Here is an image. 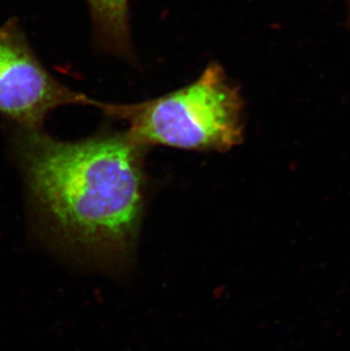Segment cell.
I'll use <instances>...</instances> for the list:
<instances>
[{
  "mask_svg": "<svg viewBox=\"0 0 350 351\" xmlns=\"http://www.w3.org/2000/svg\"><path fill=\"white\" fill-rule=\"evenodd\" d=\"M10 143L48 232L96 261L128 262L143 212L148 147L128 131L102 130L69 143L20 126Z\"/></svg>",
  "mask_w": 350,
  "mask_h": 351,
  "instance_id": "1",
  "label": "cell"
},
{
  "mask_svg": "<svg viewBox=\"0 0 350 351\" xmlns=\"http://www.w3.org/2000/svg\"><path fill=\"white\" fill-rule=\"evenodd\" d=\"M105 117L129 124L143 146L195 152H228L244 140V99L218 63L195 82L165 96L137 104L97 101Z\"/></svg>",
  "mask_w": 350,
  "mask_h": 351,
  "instance_id": "2",
  "label": "cell"
},
{
  "mask_svg": "<svg viewBox=\"0 0 350 351\" xmlns=\"http://www.w3.org/2000/svg\"><path fill=\"white\" fill-rule=\"evenodd\" d=\"M96 100L73 91L51 75L31 48L16 19L0 27V115L25 129H43V121L60 107Z\"/></svg>",
  "mask_w": 350,
  "mask_h": 351,
  "instance_id": "3",
  "label": "cell"
},
{
  "mask_svg": "<svg viewBox=\"0 0 350 351\" xmlns=\"http://www.w3.org/2000/svg\"><path fill=\"white\" fill-rule=\"evenodd\" d=\"M95 43L104 53L133 60L129 0H86Z\"/></svg>",
  "mask_w": 350,
  "mask_h": 351,
  "instance_id": "4",
  "label": "cell"
},
{
  "mask_svg": "<svg viewBox=\"0 0 350 351\" xmlns=\"http://www.w3.org/2000/svg\"><path fill=\"white\" fill-rule=\"evenodd\" d=\"M346 1H347L348 6V23L350 25V0H346Z\"/></svg>",
  "mask_w": 350,
  "mask_h": 351,
  "instance_id": "5",
  "label": "cell"
}]
</instances>
